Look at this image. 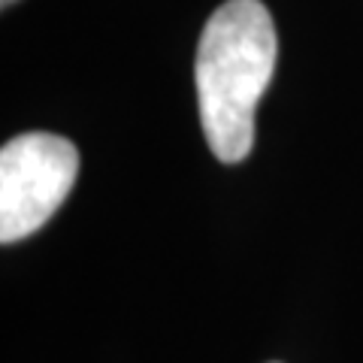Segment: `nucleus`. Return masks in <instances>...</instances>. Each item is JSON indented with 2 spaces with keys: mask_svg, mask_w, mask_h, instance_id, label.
I'll use <instances>...</instances> for the list:
<instances>
[{
  "mask_svg": "<svg viewBox=\"0 0 363 363\" xmlns=\"http://www.w3.org/2000/svg\"><path fill=\"white\" fill-rule=\"evenodd\" d=\"M79 176L76 145L58 133H21L0 149V242H18L64 206Z\"/></svg>",
  "mask_w": 363,
  "mask_h": 363,
  "instance_id": "f03ea898",
  "label": "nucleus"
},
{
  "mask_svg": "<svg viewBox=\"0 0 363 363\" xmlns=\"http://www.w3.org/2000/svg\"><path fill=\"white\" fill-rule=\"evenodd\" d=\"M279 40L260 0H227L209 16L197 45L200 121L212 155L240 164L255 145V112L276 70Z\"/></svg>",
  "mask_w": 363,
  "mask_h": 363,
  "instance_id": "f257e3e1",
  "label": "nucleus"
},
{
  "mask_svg": "<svg viewBox=\"0 0 363 363\" xmlns=\"http://www.w3.org/2000/svg\"><path fill=\"white\" fill-rule=\"evenodd\" d=\"M13 4H18V0H0V6H4V9H9Z\"/></svg>",
  "mask_w": 363,
  "mask_h": 363,
  "instance_id": "7ed1b4c3",
  "label": "nucleus"
}]
</instances>
